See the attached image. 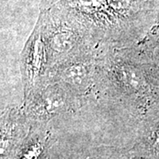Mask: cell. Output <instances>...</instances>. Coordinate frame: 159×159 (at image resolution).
I'll return each instance as SVG.
<instances>
[{
	"instance_id": "cell-1",
	"label": "cell",
	"mask_w": 159,
	"mask_h": 159,
	"mask_svg": "<svg viewBox=\"0 0 159 159\" xmlns=\"http://www.w3.org/2000/svg\"><path fill=\"white\" fill-rule=\"evenodd\" d=\"M39 18L43 24L50 70L63 61L91 48L85 43L80 30L67 20L61 22L60 20H53L49 12L45 15L42 13Z\"/></svg>"
},
{
	"instance_id": "cell-2",
	"label": "cell",
	"mask_w": 159,
	"mask_h": 159,
	"mask_svg": "<svg viewBox=\"0 0 159 159\" xmlns=\"http://www.w3.org/2000/svg\"><path fill=\"white\" fill-rule=\"evenodd\" d=\"M49 59L43 24L39 18L30 38L24 47L20 58V71L24 86V102L47 81Z\"/></svg>"
},
{
	"instance_id": "cell-3",
	"label": "cell",
	"mask_w": 159,
	"mask_h": 159,
	"mask_svg": "<svg viewBox=\"0 0 159 159\" xmlns=\"http://www.w3.org/2000/svg\"><path fill=\"white\" fill-rule=\"evenodd\" d=\"M94 69H96V64L90 48L52 67L47 81L60 86L75 97L89 88L95 73Z\"/></svg>"
},
{
	"instance_id": "cell-4",
	"label": "cell",
	"mask_w": 159,
	"mask_h": 159,
	"mask_svg": "<svg viewBox=\"0 0 159 159\" xmlns=\"http://www.w3.org/2000/svg\"><path fill=\"white\" fill-rule=\"evenodd\" d=\"M74 97L60 86L50 81L24 102V113L29 120H49L68 109Z\"/></svg>"
},
{
	"instance_id": "cell-5",
	"label": "cell",
	"mask_w": 159,
	"mask_h": 159,
	"mask_svg": "<svg viewBox=\"0 0 159 159\" xmlns=\"http://www.w3.org/2000/svg\"><path fill=\"white\" fill-rule=\"evenodd\" d=\"M106 64L107 75L111 77L117 89L129 97L139 98L143 90L144 78L134 52L132 56H113L106 60Z\"/></svg>"
},
{
	"instance_id": "cell-6",
	"label": "cell",
	"mask_w": 159,
	"mask_h": 159,
	"mask_svg": "<svg viewBox=\"0 0 159 159\" xmlns=\"http://www.w3.org/2000/svg\"><path fill=\"white\" fill-rule=\"evenodd\" d=\"M154 61L157 63V65L159 66V47H156L153 52Z\"/></svg>"
},
{
	"instance_id": "cell-7",
	"label": "cell",
	"mask_w": 159,
	"mask_h": 159,
	"mask_svg": "<svg viewBox=\"0 0 159 159\" xmlns=\"http://www.w3.org/2000/svg\"><path fill=\"white\" fill-rule=\"evenodd\" d=\"M154 146L157 147V149H159V130L156 132V134H155V140H154Z\"/></svg>"
}]
</instances>
